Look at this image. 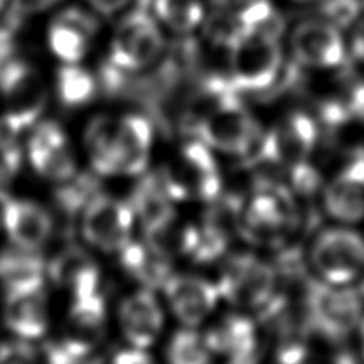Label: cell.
<instances>
[{
    "label": "cell",
    "instance_id": "cell-24",
    "mask_svg": "<svg viewBox=\"0 0 364 364\" xmlns=\"http://www.w3.org/2000/svg\"><path fill=\"white\" fill-rule=\"evenodd\" d=\"M47 283V261L41 251L9 245L0 250V284L4 289Z\"/></svg>",
    "mask_w": 364,
    "mask_h": 364
},
{
    "label": "cell",
    "instance_id": "cell-39",
    "mask_svg": "<svg viewBox=\"0 0 364 364\" xmlns=\"http://www.w3.org/2000/svg\"><path fill=\"white\" fill-rule=\"evenodd\" d=\"M360 294H361V297L364 299V275L361 277V279H360Z\"/></svg>",
    "mask_w": 364,
    "mask_h": 364
},
{
    "label": "cell",
    "instance_id": "cell-23",
    "mask_svg": "<svg viewBox=\"0 0 364 364\" xmlns=\"http://www.w3.org/2000/svg\"><path fill=\"white\" fill-rule=\"evenodd\" d=\"M107 302L101 291L93 294L70 299L68 311L66 337L83 343L90 348L95 346L106 331Z\"/></svg>",
    "mask_w": 364,
    "mask_h": 364
},
{
    "label": "cell",
    "instance_id": "cell-32",
    "mask_svg": "<svg viewBox=\"0 0 364 364\" xmlns=\"http://www.w3.org/2000/svg\"><path fill=\"white\" fill-rule=\"evenodd\" d=\"M66 0H9L10 10L19 19L38 16L61 6Z\"/></svg>",
    "mask_w": 364,
    "mask_h": 364
},
{
    "label": "cell",
    "instance_id": "cell-29",
    "mask_svg": "<svg viewBox=\"0 0 364 364\" xmlns=\"http://www.w3.org/2000/svg\"><path fill=\"white\" fill-rule=\"evenodd\" d=\"M211 4L214 10L238 19L245 31L256 28L277 13L272 0H211Z\"/></svg>",
    "mask_w": 364,
    "mask_h": 364
},
{
    "label": "cell",
    "instance_id": "cell-37",
    "mask_svg": "<svg viewBox=\"0 0 364 364\" xmlns=\"http://www.w3.org/2000/svg\"><path fill=\"white\" fill-rule=\"evenodd\" d=\"M9 10V0H0V13Z\"/></svg>",
    "mask_w": 364,
    "mask_h": 364
},
{
    "label": "cell",
    "instance_id": "cell-7",
    "mask_svg": "<svg viewBox=\"0 0 364 364\" xmlns=\"http://www.w3.org/2000/svg\"><path fill=\"white\" fill-rule=\"evenodd\" d=\"M220 299L242 311H261L277 297L278 273L251 252H240L224 262L218 278Z\"/></svg>",
    "mask_w": 364,
    "mask_h": 364
},
{
    "label": "cell",
    "instance_id": "cell-33",
    "mask_svg": "<svg viewBox=\"0 0 364 364\" xmlns=\"http://www.w3.org/2000/svg\"><path fill=\"white\" fill-rule=\"evenodd\" d=\"M134 0H85L88 9L97 16L112 18L119 16L128 10Z\"/></svg>",
    "mask_w": 364,
    "mask_h": 364
},
{
    "label": "cell",
    "instance_id": "cell-12",
    "mask_svg": "<svg viewBox=\"0 0 364 364\" xmlns=\"http://www.w3.org/2000/svg\"><path fill=\"white\" fill-rule=\"evenodd\" d=\"M289 48L297 66L310 70L339 69L347 60L341 28L324 18L299 23L291 34Z\"/></svg>",
    "mask_w": 364,
    "mask_h": 364
},
{
    "label": "cell",
    "instance_id": "cell-6",
    "mask_svg": "<svg viewBox=\"0 0 364 364\" xmlns=\"http://www.w3.org/2000/svg\"><path fill=\"white\" fill-rule=\"evenodd\" d=\"M47 104V87L31 63L13 56L0 69V125L21 136L36 125Z\"/></svg>",
    "mask_w": 364,
    "mask_h": 364
},
{
    "label": "cell",
    "instance_id": "cell-38",
    "mask_svg": "<svg viewBox=\"0 0 364 364\" xmlns=\"http://www.w3.org/2000/svg\"><path fill=\"white\" fill-rule=\"evenodd\" d=\"M296 2H301V4H321L323 0H296Z\"/></svg>",
    "mask_w": 364,
    "mask_h": 364
},
{
    "label": "cell",
    "instance_id": "cell-9",
    "mask_svg": "<svg viewBox=\"0 0 364 364\" xmlns=\"http://www.w3.org/2000/svg\"><path fill=\"white\" fill-rule=\"evenodd\" d=\"M136 214L128 200L96 193L80 213V232L85 242L101 252L119 255L133 242Z\"/></svg>",
    "mask_w": 364,
    "mask_h": 364
},
{
    "label": "cell",
    "instance_id": "cell-22",
    "mask_svg": "<svg viewBox=\"0 0 364 364\" xmlns=\"http://www.w3.org/2000/svg\"><path fill=\"white\" fill-rule=\"evenodd\" d=\"M120 265L128 277L138 282L142 288H164L166 279L173 275L171 256L157 245L149 242H129L119 252Z\"/></svg>",
    "mask_w": 364,
    "mask_h": 364
},
{
    "label": "cell",
    "instance_id": "cell-20",
    "mask_svg": "<svg viewBox=\"0 0 364 364\" xmlns=\"http://www.w3.org/2000/svg\"><path fill=\"white\" fill-rule=\"evenodd\" d=\"M211 355H220L232 363H251L261 352L257 326L246 311H232L211 324L205 333Z\"/></svg>",
    "mask_w": 364,
    "mask_h": 364
},
{
    "label": "cell",
    "instance_id": "cell-25",
    "mask_svg": "<svg viewBox=\"0 0 364 364\" xmlns=\"http://www.w3.org/2000/svg\"><path fill=\"white\" fill-rule=\"evenodd\" d=\"M97 74H91L82 63L61 64L55 77V91L60 102L66 109H83L96 100L100 93Z\"/></svg>",
    "mask_w": 364,
    "mask_h": 364
},
{
    "label": "cell",
    "instance_id": "cell-15",
    "mask_svg": "<svg viewBox=\"0 0 364 364\" xmlns=\"http://www.w3.org/2000/svg\"><path fill=\"white\" fill-rule=\"evenodd\" d=\"M161 289L168 307L182 326L198 328L223 301L216 282L191 273H173Z\"/></svg>",
    "mask_w": 364,
    "mask_h": 364
},
{
    "label": "cell",
    "instance_id": "cell-26",
    "mask_svg": "<svg viewBox=\"0 0 364 364\" xmlns=\"http://www.w3.org/2000/svg\"><path fill=\"white\" fill-rule=\"evenodd\" d=\"M151 10L161 28L178 36H191L206 18L203 0H151Z\"/></svg>",
    "mask_w": 364,
    "mask_h": 364
},
{
    "label": "cell",
    "instance_id": "cell-8",
    "mask_svg": "<svg viewBox=\"0 0 364 364\" xmlns=\"http://www.w3.org/2000/svg\"><path fill=\"white\" fill-rule=\"evenodd\" d=\"M310 265L324 283L352 286L364 275V237L348 225L320 232L310 248Z\"/></svg>",
    "mask_w": 364,
    "mask_h": 364
},
{
    "label": "cell",
    "instance_id": "cell-27",
    "mask_svg": "<svg viewBox=\"0 0 364 364\" xmlns=\"http://www.w3.org/2000/svg\"><path fill=\"white\" fill-rule=\"evenodd\" d=\"M96 176L95 171H91V174L77 171L73 178L58 182L55 198L63 213H66L69 218L77 214L80 216L88 201L101 192Z\"/></svg>",
    "mask_w": 364,
    "mask_h": 364
},
{
    "label": "cell",
    "instance_id": "cell-4",
    "mask_svg": "<svg viewBox=\"0 0 364 364\" xmlns=\"http://www.w3.org/2000/svg\"><path fill=\"white\" fill-rule=\"evenodd\" d=\"M297 223L292 192L286 186L259 184L251 197L242 201L240 233L259 246H279Z\"/></svg>",
    "mask_w": 364,
    "mask_h": 364
},
{
    "label": "cell",
    "instance_id": "cell-14",
    "mask_svg": "<svg viewBox=\"0 0 364 364\" xmlns=\"http://www.w3.org/2000/svg\"><path fill=\"white\" fill-rule=\"evenodd\" d=\"M100 34V21L90 9L64 6L47 26V45L61 64L82 63L93 50Z\"/></svg>",
    "mask_w": 364,
    "mask_h": 364
},
{
    "label": "cell",
    "instance_id": "cell-19",
    "mask_svg": "<svg viewBox=\"0 0 364 364\" xmlns=\"http://www.w3.org/2000/svg\"><path fill=\"white\" fill-rule=\"evenodd\" d=\"M117 320L127 343L139 348L152 347L165 326V311L154 289L141 288L122 299Z\"/></svg>",
    "mask_w": 364,
    "mask_h": 364
},
{
    "label": "cell",
    "instance_id": "cell-5",
    "mask_svg": "<svg viewBox=\"0 0 364 364\" xmlns=\"http://www.w3.org/2000/svg\"><path fill=\"white\" fill-rule=\"evenodd\" d=\"M304 314L307 326L328 341H342L360 328L363 301L352 286H336L314 279L305 286Z\"/></svg>",
    "mask_w": 364,
    "mask_h": 364
},
{
    "label": "cell",
    "instance_id": "cell-34",
    "mask_svg": "<svg viewBox=\"0 0 364 364\" xmlns=\"http://www.w3.org/2000/svg\"><path fill=\"white\" fill-rule=\"evenodd\" d=\"M114 361L115 363H122V364H129V363H149L152 361L151 355L147 353L146 348H139L134 346H128L123 347L120 350H117L114 355Z\"/></svg>",
    "mask_w": 364,
    "mask_h": 364
},
{
    "label": "cell",
    "instance_id": "cell-11",
    "mask_svg": "<svg viewBox=\"0 0 364 364\" xmlns=\"http://www.w3.org/2000/svg\"><path fill=\"white\" fill-rule=\"evenodd\" d=\"M318 144V123L305 112H292L264 133L252 154L255 160L270 161L279 168L309 164Z\"/></svg>",
    "mask_w": 364,
    "mask_h": 364
},
{
    "label": "cell",
    "instance_id": "cell-10",
    "mask_svg": "<svg viewBox=\"0 0 364 364\" xmlns=\"http://www.w3.org/2000/svg\"><path fill=\"white\" fill-rule=\"evenodd\" d=\"M179 201H213L220 193V171L213 149L193 138L184 142L168 166L161 168Z\"/></svg>",
    "mask_w": 364,
    "mask_h": 364
},
{
    "label": "cell",
    "instance_id": "cell-36",
    "mask_svg": "<svg viewBox=\"0 0 364 364\" xmlns=\"http://www.w3.org/2000/svg\"><path fill=\"white\" fill-rule=\"evenodd\" d=\"M360 337H361V350H363V355H364V320L360 324Z\"/></svg>",
    "mask_w": 364,
    "mask_h": 364
},
{
    "label": "cell",
    "instance_id": "cell-28",
    "mask_svg": "<svg viewBox=\"0 0 364 364\" xmlns=\"http://www.w3.org/2000/svg\"><path fill=\"white\" fill-rule=\"evenodd\" d=\"M165 355L173 364H205L213 358L205 334L191 326H184L171 336Z\"/></svg>",
    "mask_w": 364,
    "mask_h": 364
},
{
    "label": "cell",
    "instance_id": "cell-13",
    "mask_svg": "<svg viewBox=\"0 0 364 364\" xmlns=\"http://www.w3.org/2000/svg\"><path fill=\"white\" fill-rule=\"evenodd\" d=\"M26 157L38 176L56 184L79 171L73 142L60 123L53 120L37 122L32 127Z\"/></svg>",
    "mask_w": 364,
    "mask_h": 364
},
{
    "label": "cell",
    "instance_id": "cell-3",
    "mask_svg": "<svg viewBox=\"0 0 364 364\" xmlns=\"http://www.w3.org/2000/svg\"><path fill=\"white\" fill-rule=\"evenodd\" d=\"M165 36L161 24L146 6L122 15L110 37L107 60L123 73L136 75L146 73L160 61L165 51Z\"/></svg>",
    "mask_w": 364,
    "mask_h": 364
},
{
    "label": "cell",
    "instance_id": "cell-31",
    "mask_svg": "<svg viewBox=\"0 0 364 364\" xmlns=\"http://www.w3.org/2000/svg\"><path fill=\"white\" fill-rule=\"evenodd\" d=\"M37 358V350L31 341L13 336L0 342V363H29Z\"/></svg>",
    "mask_w": 364,
    "mask_h": 364
},
{
    "label": "cell",
    "instance_id": "cell-17",
    "mask_svg": "<svg viewBox=\"0 0 364 364\" xmlns=\"http://www.w3.org/2000/svg\"><path fill=\"white\" fill-rule=\"evenodd\" d=\"M0 219L10 243L19 248L42 251L55 235L53 216L36 200L4 198Z\"/></svg>",
    "mask_w": 364,
    "mask_h": 364
},
{
    "label": "cell",
    "instance_id": "cell-2",
    "mask_svg": "<svg viewBox=\"0 0 364 364\" xmlns=\"http://www.w3.org/2000/svg\"><path fill=\"white\" fill-rule=\"evenodd\" d=\"M282 32L283 18L277 13L265 23L243 32V36L227 48V79L238 93H270L282 80L286 68L279 43Z\"/></svg>",
    "mask_w": 364,
    "mask_h": 364
},
{
    "label": "cell",
    "instance_id": "cell-1",
    "mask_svg": "<svg viewBox=\"0 0 364 364\" xmlns=\"http://www.w3.org/2000/svg\"><path fill=\"white\" fill-rule=\"evenodd\" d=\"M154 123L138 112L102 114L88 122L83 147L97 176H139L154 151Z\"/></svg>",
    "mask_w": 364,
    "mask_h": 364
},
{
    "label": "cell",
    "instance_id": "cell-18",
    "mask_svg": "<svg viewBox=\"0 0 364 364\" xmlns=\"http://www.w3.org/2000/svg\"><path fill=\"white\" fill-rule=\"evenodd\" d=\"M323 205L341 224L352 225L364 219V151H356L329 179Z\"/></svg>",
    "mask_w": 364,
    "mask_h": 364
},
{
    "label": "cell",
    "instance_id": "cell-16",
    "mask_svg": "<svg viewBox=\"0 0 364 364\" xmlns=\"http://www.w3.org/2000/svg\"><path fill=\"white\" fill-rule=\"evenodd\" d=\"M47 283L5 289L2 318L13 336L26 341H38L50 329V301Z\"/></svg>",
    "mask_w": 364,
    "mask_h": 364
},
{
    "label": "cell",
    "instance_id": "cell-30",
    "mask_svg": "<svg viewBox=\"0 0 364 364\" xmlns=\"http://www.w3.org/2000/svg\"><path fill=\"white\" fill-rule=\"evenodd\" d=\"M321 5L324 19L341 29L356 21L361 11L360 0H323Z\"/></svg>",
    "mask_w": 364,
    "mask_h": 364
},
{
    "label": "cell",
    "instance_id": "cell-35",
    "mask_svg": "<svg viewBox=\"0 0 364 364\" xmlns=\"http://www.w3.org/2000/svg\"><path fill=\"white\" fill-rule=\"evenodd\" d=\"M352 53L361 64H364V18L358 21L352 36Z\"/></svg>",
    "mask_w": 364,
    "mask_h": 364
},
{
    "label": "cell",
    "instance_id": "cell-21",
    "mask_svg": "<svg viewBox=\"0 0 364 364\" xmlns=\"http://www.w3.org/2000/svg\"><path fill=\"white\" fill-rule=\"evenodd\" d=\"M47 278L70 299L101 291V270L93 256L79 248L68 246L47 262Z\"/></svg>",
    "mask_w": 364,
    "mask_h": 364
}]
</instances>
